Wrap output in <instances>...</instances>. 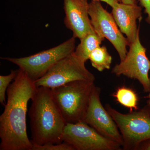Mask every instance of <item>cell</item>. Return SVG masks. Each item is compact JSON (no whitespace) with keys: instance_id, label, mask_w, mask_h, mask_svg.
I'll list each match as a JSON object with an SVG mask.
<instances>
[{"instance_id":"cell-1","label":"cell","mask_w":150,"mask_h":150,"mask_svg":"<svg viewBox=\"0 0 150 150\" xmlns=\"http://www.w3.org/2000/svg\"><path fill=\"white\" fill-rule=\"evenodd\" d=\"M37 87L22 70L7 90V101L0 116V150H31L33 143L27 133L28 104Z\"/></svg>"},{"instance_id":"cell-2","label":"cell","mask_w":150,"mask_h":150,"mask_svg":"<svg viewBox=\"0 0 150 150\" xmlns=\"http://www.w3.org/2000/svg\"><path fill=\"white\" fill-rule=\"evenodd\" d=\"M28 114L33 144L43 145L63 142L66 122L56 104L51 89L37 87Z\"/></svg>"},{"instance_id":"cell-3","label":"cell","mask_w":150,"mask_h":150,"mask_svg":"<svg viewBox=\"0 0 150 150\" xmlns=\"http://www.w3.org/2000/svg\"><path fill=\"white\" fill-rule=\"evenodd\" d=\"M94 82L75 81L51 88L54 100L67 123L83 121L96 86Z\"/></svg>"},{"instance_id":"cell-4","label":"cell","mask_w":150,"mask_h":150,"mask_svg":"<svg viewBox=\"0 0 150 150\" xmlns=\"http://www.w3.org/2000/svg\"><path fill=\"white\" fill-rule=\"evenodd\" d=\"M105 108L121 133L123 150H137L142 143L150 139V108L147 105L127 114L118 112L108 104Z\"/></svg>"},{"instance_id":"cell-5","label":"cell","mask_w":150,"mask_h":150,"mask_svg":"<svg viewBox=\"0 0 150 150\" xmlns=\"http://www.w3.org/2000/svg\"><path fill=\"white\" fill-rule=\"evenodd\" d=\"M76 39L73 36L57 46L26 57L1 59L16 65L35 81L46 74L56 63L74 52Z\"/></svg>"},{"instance_id":"cell-6","label":"cell","mask_w":150,"mask_h":150,"mask_svg":"<svg viewBox=\"0 0 150 150\" xmlns=\"http://www.w3.org/2000/svg\"><path fill=\"white\" fill-rule=\"evenodd\" d=\"M85 64L73 52L56 63L46 74L34 81V83L37 87L52 88L73 81H94V76L86 69Z\"/></svg>"},{"instance_id":"cell-7","label":"cell","mask_w":150,"mask_h":150,"mask_svg":"<svg viewBox=\"0 0 150 150\" xmlns=\"http://www.w3.org/2000/svg\"><path fill=\"white\" fill-rule=\"evenodd\" d=\"M88 14L95 31L110 41L118 52L120 62L123 61L130 43L121 32L112 14L103 8L100 1L97 0H91L89 3Z\"/></svg>"},{"instance_id":"cell-8","label":"cell","mask_w":150,"mask_h":150,"mask_svg":"<svg viewBox=\"0 0 150 150\" xmlns=\"http://www.w3.org/2000/svg\"><path fill=\"white\" fill-rule=\"evenodd\" d=\"M129 50L126 58L113 67L112 73L117 76H125L136 79L143 87L144 91H150V60L146 55V48L140 40L139 32L134 42L130 43Z\"/></svg>"},{"instance_id":"cell-9","label":"cell","mask_w":150,"mask_h":150,"mask_svg":"<svg viewBox=\"0 0 150 150\" xmlns=\"http://www.w3.org/2000/svg\"><path fill=\"white\" fill-rule=\"evenodd\" d=\"M62 140L75 150H123L121 145L103 137L83 121L67 123Z\"/></svg>"},{"instance_id":"cell-10","label":"cell","mask_w":150,"mask_h":150,"mask_svg":"<svg viewBox=\"0 0 150 150\" xmlns=\"http://www.w3.org/2000/svg\"><path fill=\"white\" fill-rule=\"evenodd\" d=\"M100 89L95 86L92 93L83 122L105 138L118 143L122 147L123 139L115 121L101 103Z\"/></svg>"},{"instance_id":"cell-11","label":"cell","mask_w":150,"mask_h":150,"mask_svg":"<svg viewBox=\"0 0 150 150\" xmlns=\"http://www.w3.org/2000/svg\"><path fill=\"white\" fill-rule=\"evenodd\" d=\"M65 12L64 23L73 36L80 40L93 30L88 14V0H63Z\"/></svg>"},{"instance_id":"cell-12","label":"cell","mask_w":150,"mask_h":150,"mask_svg":"<svg viewBox=\"0 0 150 150\" xmlns=\"http://www.w3.org/2000/svg\"><path fill=\"white\" fill-rule=\"evenodd\" d=\"M142 7L138 4L116 3L112 7L111 14L122 33L126 35L129 43L134 42L139 32L137 20L142 19Z\"/></svg>"},{"instance_id":"cell-13","label":"cell","mask_w":150,"mask_h":150,"mask_svg":"<svg viewBox=\"0 0 150 150\" xmlns=\"http://www.w3.org/2000/svg\"><path fill=\"white\" fill-rule=\"evenodd\" d=\"M104 39L93 29L80 39V43L75 48L74 53L81 61L85 63L88 60L91 53L100 46Z\"/></svg>"},{"instance_id":"cell-14","label":"cell","mask_w":150,"mask_h":150,"mask_svg":"<svg viewBox=\"0 0 150 150\" xmlns=\"http://www.w3.org/2000/svg\"><path fill=\"white\" fill-rule=\"evenodd\" d=\"M92 66L100 72L110 69L112 58L106 46H98L91 53L89 58Z\"/></svg>"},{"instance_id":"cell-15","label":"cell","mask_w":150,"mask_h":150,"mask_svg":"<svg viewBox=\"0 0 150 150\" xmlns=\"http://www.w3.org/2000/svg\"><path fill=\"white\" fill-rule=\"evenodd\" d=\"M112 96L118 103L130 109V112L138 110V96L132 89L124 86L118 88Z\"/></svg>"},{"instance_id":"cell-16","label":"cell","mask_w":150,"mask_h":150,"mask_svg":"<svg viewBox=\"0 0 150 150\" xmlns=\"http://www.w3.org/2000/svg\"><path fill=\"white\" fill-rule=\"evenodd\" d=\"M18 70H11L9 74L0 76V103L2 105L6 104V93L11 82L14 80L17 75Z\"/></svg>"},{"instance_id":"cell-17","label":"cell","mask_w":150,"mask_h":150,"mask_svg":"<svg viewBox=\"0 0 150 150\" xmlns=\"http://www.w3.org/2000/svg\"><path fill=\"white\" fill-rule=\"evenodd\" d=\"M31 150H75L72 146L65 142L39 145L33 144Z\"/></svg>"},{"instance_id":"cell-18","label":"cell","mask_w":150,"mask_h":150,"mask_svg":"<svg viewBox=\"0 0 150 150\" xmlns=\"http://www.w3.org/2000/svg\"><path fill=\"white\" fill-rule=\"evenodd\" d=\"M140 6L144 8V13L147 15L146 21L150 25V0H138Z\"/></svg>"},{"instance_id":"cell-19","label":"cell","mask_w":150,"mask_h":150,"mask_svg":"<svg viewBox=\"0 0 150 150\" xmlns=\"http://www.w3.org/2000/svg\"><path fill=\"white\" fill-rule=\"evenodd\" d=\"M137 150H150V139L142 143Z\"/></svg>"},{"instance_id":"cell-20","label":"cell","mask_w":150,"mask_h":150,"mask_svg":"<svg viewBox=\"0 0 150 150\" xmlns=\"http://www.w3.org/2000/svg\"><path fill=\"white\" fill-rule=\"evenodd\" d=\"M97 1L104 2L111 7L116 3L121 2V0H97Z\"/></svg>"},{"instance_id":"cell-21","label":"cell","mask_w":150,"mask_h":150,"mask_svg":"<svg viewBox=\"0 0 150 150\" xmlns=\"http://www.w3.org/2000/svg\"><path fill=\"white\" fill-rule=\"evenodd\" d=\"M121 2L127 4H138L137 0H121Z\"/></svg>"},{"instance_id":"cell-22","label":"cell","mask_w":150,"mask_h":150,"mask_svg":"<svg viewBox=\"0 0 150 150\" xmlns=\"http://www.w3.org/2000/svg\"><path fill=\"white\" fill-rule=\"evenodd\" d=\"M147 105L150 108V91L149 92V96H148Z\"/></svg>"}]
</instances>
